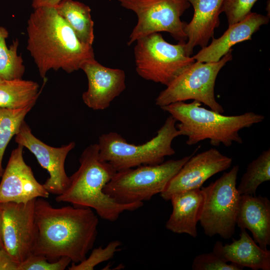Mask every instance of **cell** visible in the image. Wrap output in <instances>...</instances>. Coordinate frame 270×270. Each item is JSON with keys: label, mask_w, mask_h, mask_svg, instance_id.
<instances>
[{"label": "cell", "mask_w": 270, "mask_h": 270, "mask_svg": "<svg viewBox=\"0 0 270 270\" xmlns=\"http://www.w3.org/2000/svg\"><path fill=\"white\" fill-rule=\"evenodd\" d=\"M38 235L33 253L50 262L66 256L79 263L86 258L97 236L98 216L92 208L53 207L44 198L35 202Z\"/></svg>", "instance_id": "1"}, {"label": "cell", "mask_w": 270, "mask_h": 270, "mask_svg": "<svg viewBox=\"0 0 270 270\" xmlns=\"http://www.w3.org/2000/svg\"><path fill=\"white\" fill-rule=\"evenodd\" d=\"M26 31L27 49L42 78H45L50 70L72 73L95 58L92 46L80 42L54 7L34 9L28 20Z\"/></svg>", "instance_id": "2"}, {"label": "cell", "mask_w": 270, "mask_h": 270, "mask_svg": "<svg viewBox=\"0 0 270 270\" xmlns=\"http://www.w3.org/2000/svg\"><path fill=\"white\" fill-rule=\"evenodd\" d=\"M80 163L78 170L70 177L68 188L56 197V202L94 209L102 218L110 222L116 220L125 211H134L143 206V202L120 204L104 192L105 186L116 171L100 158L98 144L84 150Z\"/></svg>", "instance_id": "3"}, {"label": "cell", "mask_w": 270, "mask_h": 270, "mask_svg": "<svg viewBox=\"0 0 270 270\" xmlns=\"http://www.w3.org/2000/svg\"><path fill=\"white\" fill-rule=\"evenodd\" d=\"M194 100L190 103L175 102L161 107L180 122L176 128L180 136L187 137L186 144L194 145L208 139L214 146L228 147L234 142L242 144L239 131L262 122L264 116L252 112L236 116H225L202 107Z\"/></svg>", "instance_id": "4"}, {"label": "cell", "mask_w": 270, "mask_h": 270, "mask_svg": "<svg viewBox=\"0 0 270 270\" xmlns=\"http://www.w3.org/2000/svg\"><path fill=\"white\" fill-rule=\"evenodd\" d=\"M177 121L170 116L156 136L146 143L136 145L128 142L117 132L102 134L98 144L100 158L108 162L116 171L142 165H154L164 162L165 157L175 154L172 144L180 136Z\"/></svg>", "instance_id": "5"}, {"label": "cell", "mask_w": 270, "mask_h": 270, "mask_svg": "<svg viewBox=\"0 0 270 270\" xmlns=\"http://www.w3.org/2000/svg\"><path fill=\"white\" fill-rule=\"evenodd\" d=\"M154 165H142L116 172L104 192L118 203L143 202L160 194L170 180L196 153Z\"/></svg>", "instance_id": "6"}, {"label": "cell", "mask_w": 270, "mask_h": 270, "mask_svg": "<svg viewBox=\"0 0 270 270\" xmlns=\"http://www.w3.org/2000/svg\"><path fill=\"white\" fill-rule=\"evenodd\" d=\"M136 42V72L146 80L168 86L196 61L187 54L186 42L171 44L159 32L142 37Z\"/></svg>", "instance_id": "7"}, {"label": "cell", "mask_w": 270, "mask_h": 270, "mask_svg": "<svg viewBox=\"0 0 270 270\" xmlns=\"http://www.w3.org/2000/svg\"><path fill=\"white\" fill-rule=\"evenodd\" d=\"M238 170V166H234L208 186L200 188L204 200L199 222L208 236L218 235L229 239L234 234L241 196L236 186Z\"/></svg>", "instance_id": "8"}, {"label": "cell", "mask_w": 270, "mask_h": 270, "mask_svg": "<svg viewBox=\"0 0 270 270\" xmlns=\"http://www.w3.org/2000/svg\"><path fill=\"white\" fill-rule=\"evenodd\" d=\"M232 50L230 49L216 62L195 61L160 93L155 104L161 108L175 102L193 100L216 112L224 113L223 107L216 100L214 89L218 72L232 58Z\"/></svg>", "instance_id": "9"}, {"label": "cell", "mask_w": 270, "mask_h": 270, "mask_svg": "<svg viewBox=\"0 0 270 270\" xmlns=\"http://www.w3.org/2000/svg\"><path fill=\"white\" fill-rule=\"evenodd\" d=\"M123 8L134 12L138 22L128 42L130 46L138 39L155 32H168L178 42H186V22L180 16L190 4L187 0H118Z\"/></svg>", "instance_id": "10"}, {"label": "cell", "mask_w": 270, "mask_h": 270, "mask_svg": "<svg viewBox=\"0 0 270 270\" xmlns=\"http://www.w3.org/2000/svg\"><path fill=\"white\" fill-rule=\"evenodd\" d=\"M36 199L26 203L0 204L4 248L18 264L33 253L35 246L38 235Z\"/></svg>", "instance_id": "11"}, {"label": "cell", "mask_w": 270, "mask_h": 270, "mask_svg": "<svg viewBox=\"0 0 270 270\" xmlns=\"http://www.w3.org/2000/svg\"><path fill=\"white\" fill-rule=\"evenodd\" d=\"M15 141L32 152L40 166L48 172L50 176L43 184L46 190L57 196L62 194L70 183V177L64 169L65 160L76 143L72 142L58 148L50 146L32 134L25 120L16 134Z\"/></svg>", "instance_id": "12"}, {"label": "cell", "mask_w": 270, "mask_h": 270, "mask_svg": "<svg viewBox=\"0 0 270 270\" xmlns=\"http://www.w3.org/2000/svg\"><path fill=\"white\" fill-rule=\"evenodd\" d=\"M194 154L170 180L160 194L165 200L178 192L200 188L204 182L215 174L228 168L232 158L222 154L216 148H210Z\"/></svg>", "instance_id": "13"}, {"label": "cell", "mask_w": 270, "mask_h": 270, "mask_svg": "<svg viewBox=\"0 0 270 270\" xmlns=\"http://www.w3.org/2000/svg\"><path fill=\"white\" fill-rule=\"evenodd\" d=\"M24 146L18 144L12 150L0 182V204L26 203L38 198H46L50 193L35 178L24 162Z\"/></svg>", "instance_id": "14"}, {"label": "cell", "mask_w": 270, "mask_h": 270, "mask_svg": "<svg viewBox=\"0 0 270 270\" xmlns=\"http://www.w3.org/2000/svg\"><path fill=\"white\" fill-rule=\"evenodd\" d=\"M86 74L88 88L82 94L85 104L94 110H104L126 88L124 70L102 66L95 58L85 62L80 68Z\"/></svg>", "instance_id": "15"}, {"label": "cell", "mask_w": 270, "mask_h": 270, "mask_svg": "<svg viewBox=\"0 0 270 270\" xmlns=\"http://www.w3.org/2000/svg\"><path fill=\"white\" fill-rule=\"evenodd\" d=\"M270 18L251 12L242 20L229 25L223 34L218 38H212V42L202 48L193 56L196 61L216 62L238 43L252 40V34L262 25L267 24Z\"/></svg>", "instance_id": "16"}, {"label": "cell", "mask_w": 270, "mask_h": 270, "mask_svg": "<svg viewBox=\"0 0 270 270\" xmlns=\"http://www.w3.org/2000/svg\"><path fill=\"white\" fill-rule=\"evenodd\" d=\"M194 10L193 17L186 24V48L188 56L196 46L204 48L214 38V30L220 24L219 15L224 0H187Z\"/></svg>", "instance_id": "17"}, {"label": "cell", "mask_w": 270, "mask_h": 270, "mask_svg": "<svg viewBox=\"0 0 270 270\" xmlns=\"http://www.w3.org/2000/svg\"><path fill=\"white\" fill-rule=\"evenodd\" d=\"M236 224L248 229L254 240L264 250L270 245V201L260 195L240 196Z\"/></svg>", "instance_id": "18"}, {"label": "cell", "mask_w": 270, "mask_h": 270, "mask_svg": "<svg viewBox=\"0 0 270 270\" xmlns=\"http://www.w3.org/2000/svg\"><path fill=\"white\" fill-rule=\"evenodd\" d=\"M170 200L172 210L166 222V228L174 233L186 234L196 238V225L200 218L204 200L201 188L176 193Z\"/></svg>", "instance_id": "19"}, {"label": "cell", "mask_w": 270, "mask_h": 270, "mask_svg": "<svg viewBox=\"0 0 270 270\" xmlns=\"http://www.w3.org/2000/svg\"><path fill=\"white\" fill-rule=\"evenodd\" d=\"M238 240L223 245L218 241L213 252L226 262L247 267L254 270H270V250H264L256 244L246 229H240Z\"/></svg>", "instance_id": "20"}, {"label": "cell", "mask_w": 270, "mask_h": 270, "mask_svg": "<svg viewBox=\"0 0 270 270\" xmlns=\"http://www.w3.org/2000/svg\"><path fill=\"white\" fill-rule=\"evenodd\" d=\"M54 8L71 27L80 42L92 46L94 36V22L90 7L78 1L62 0Z\"/></svg>", "instance_id": "21"}, {"label": "cell", "mask_w": 270, "mask_h": 270, "mask_svg": "<svg viewBox=\"0 0 270 270\" xmlns=\"http://www.w3.org/2000/svg\"><path fill=\"white\" fill-rule=\"evenodd\" d=\"M41 92L34 81L0 78V107L16 109L35 104Z\"/></svg>", "instance_id": "22"}, {"label": "cell", "mask_w": 270, "mask_h": 270, "mask_svg": "<svg viewBox=\"0 0 270 270\" xmlns=\"http://www.w3.org/2000/svg\"><path fill=\"white\" fill-rule=\"evenodd\" d=\"M270 180V149L264 150L248 166L237 187L240 195H255L258 186Z\"/></svg>", "instance_id": "23"}, {"label": "cell", "mask_w": 270, "mask_h": 270, "mask_svg": "<svg viewBox=\"0 0 270 270\" xmlns=\"http://www.w3.org/2000/svg\"><path fill=\"white\" fill-rule=\"evenodd\" d=\"M8 36L6 29L0 26V78L6 80L22 78L25 67L22 56L17 53L18 40H14L8 48L6 40Z\"/></svg>", "instance_id": "24"}, {"label": "cell", "mask_w": 270, "mask_h": 270, "mask_svg": "<svg viewBox=\"0 0 270 270\" xmlns=\"http://www.w3.org/2000/svg\"><path fill=\"white\" fill-rule=\"evenodd\" d=\"M34 105L16 109L0 107V178L4 170L2 160L7 146Z\"/></svg>", "instance_id": "25"}, {"label": "cell", "mask_w": 270, "mask_h": 270, "mask_svg": "<svg viewBox=\"0 0 270 270\" xmlns=\"http://www.w3.org/2000/svg\"><path fill=\"white\" fill-rule=\"evenodd\" d=\"M119 240L110 242L106 246L102 248L100 246L94 248L90 256L83 261L74 264L72 262L68 267L69 270H93L99 264L109 260L113 258L114 254L119 251L118 248L121 245Z\"/></svg>", "instance_id": "26"}, {"label": "cell", "mask_w": 270, "mask_h": 270, "mask_svg": "<svg viewBox=\"0 0 270 270\" xmlns=\"http://www.w3.org/2000/svg\"><path fill=\"white\" fill-rule=\"evenodd\" d=\"M70 262V259L66 256L50 262L43 255L32 254L18 264V270H64Z\"/></svg>", "instance_id": "27"}, {"label": "cell", "mask_w": 270, "mask_h": 270, "mask_svg": "<svg viewBox=\"0 0 270 270\" xmlns=\"http://www.w3.org/2000/svg\"><path fill=\"white\" fill-rule=\"evenodd\" d=\"M192 268L193 270H242L244 268L232 262L228 264L214 252L196 256Z\"/></svg>", "instance_id": "28"}, {"label": "cell", "mask_w": 270, "mask_h": 270, "mask_svg": "<svg viewBox=\"0 0 270 270\" xmlns=\"http://www.w3.org/2000/svg\"><path fill=\"white\" fill-rule=\"evenodd\" d=\"M258 0H224L221 12L226 16L228 25L239 22L245 18Z\"/></svg>", "instance_id": "29"}, {"label": "cell", "mask_w": 270, "mask_h": 270, "mask_svg": "<svg viewBox=\"0 0 270 270\" xmlns=\"http://www.w3.org/2000/svg\"><path fill=\"white\" fill-rule=\"evenodd\" d=\"M18 266L4 248H0V270H18Z\"/></svg>", "instance_id": "30"}, {"label": "cell", "mask_w": 270, "mask_h": 270, "mask_svg": "<svg viewBox=\"0 0 270 270\" xmlns=\"http://www.w3.org/2000/svg\"><path fill=\"white\" fill-rule=\"evenodd\" d=\"M62 0H32V6L36 9L42 6L54 7Z\"/></svg>", "instance_id": "31"}, {"label": "cell", "mask_w": 270, "mask_h": 270, "mask_svg": "<svg viewBox=\"0 0 270 270\" xmlns=\"http://www.w3.org/2000/svg\"><path fill=\"white\" fill-rule=\"evenodd\" d=\"M0 248H4L2 239V218L0 210Z\"/></svg>", "instance_id": "32"}]
</instances>
